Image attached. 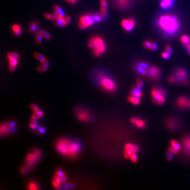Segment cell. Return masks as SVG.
I'll list each match as a JSON object with an SVG mask.
<instances>
[{
    "mask_svg": "<svg viewBox=\"0 0 190 190\" xmlns=\"http://www.w3.org/2000/svg\"><path fill=\"white\" fill-rule=\"evenodd\" d=\"M147 75L148 78H151L153 80H157L160 76V70L158 67L156 66L149 67L147 70Z\"/></svg>",
    "mask_w": 190,
    "mask_h": 190,
    "instance_id": "13",
    "label": "cell"
},
{
    "mask_svg": "<svg viewBox=\"0 0 190 190\" xmlns=\"http://www.w3.org/2000/svg\"><path fill=\"white\" fill-rule=\"evenodd\" d=\"M131 123L139 129H143L146 126V122L143 119L137 117H133L130 119Z\"/></svg>",
    "mask_w": 190,
    "mask_h": 190,
    "instance_id": "17",
    "label": "cell"
},
{
    "mask_svg": "<svg viewBox=\"0 0 190 190\" xmlns=\"http://www.w3.org/2000/svg\"><path fill=\"white\" fill-rule=\"evenodd\" d=\"M165 52H167V53L170 54L172 53V51H173L172 47L169 45H166L165 46Z\"/></svg>",
    "mask_w": 190,
    "mask_h": 190,
    "instance_id": "46",
    "label": "cell"
},
{
    "mask_svg": "<svg viewBox=\"0 0 190 190\" xmlns=\"http://www.w3.org/2000/svg\"><path fill=\"white\" fill-rule=\"evenodd\" d=\"M101 10H107V3L106 0H100Z\"/></svg>",
    "mask_w": 190,
    "mask_h": 190,
    "instance_id": "34",
    "label": "cell"
},
{
    "mask_svg": "<svg viewBox=\"0 0 190 190\" xmlns=\"http://www.w3.org/2000/svg\"><path fill=\"white\" fill-rule=\"evenodd\" d=\"M161 1H163V0H161Z\"/></svg>",
    "mask_w": 190,
    "mask_h": 190,
    "instance_id": "61",
    "label": "cell"
},
{
    "mask_svg": "<svg viewBox=\"0 0 190 190\" xmlns=\"http://www.w3.org/2000/svg\"><path fill=\"white\" fill-rule=\"evenodd\" d=\"M176 104L180 108H190V98L186 96H181L176 100Z\"/></svg>",
    "mask_w": 190,
    "mask_h": 190,
    "instance_id": "10",
    "label": "cell"
},
{
    "mask_svg": "<svg viewBox=\"0 0 190 190\" xmlns=\"http://www.w3.org/2000/svg\"><path fill=\"white\" fill-rule=\"evenodd\" d=\"M137 66H140V67H142V68L147 69L149 67V65L148 63L145 62H140L137 64Z\"/></svg>",
    "mask_w": 190,
    "mask_h": 190,
    "instance_id": "41",
    "label": "cell"
},
{
    "mask_svg": "<svg viewBox=\"0 0 190 190\" xmlns=\"http://www.w3.org/2000/svg\"><path fill=\"white\" fill-rule=\"evenodd\" d=\"M139 148L137 145L127 144L125 147L124 157L126 159H130L134 162L137 161L138 157L137 153L138 152Z\"/></svg>",
    "mask_w": 190,
    "mask_h": 190,
    "instance_id": "5",
    "label": "cell"
},
{
    "mask_svg": "<svg viewBox=\"0 0 190 190\" xmlns=\"http://www.w3.org/2000/svg\"><path fill=\"white\" fill-rule=\"evenodd\" d=\"M173 75L177 78L178 82L184 81L187 79L188 78V73L187 70L183 68H177L174 70Z\"/></svg>",
    "mask_w": 190,
    "mask_h": 190,
    "instance_id": "14",
    "label": "cell"
},
{
    "mask_svg": "<svg viewBox=\"0 0 190 190\" xmlns=\"http://www.w3.org/2000/svg\"><path fill=\"white\" fill-rule=\"evenodd\" d=\"M173 154L171 151H168L167 153V158L168 161H171L173 159Z\"/></svg>",
    "mask_w": 190,
    "mask_h": 190,
    "instance_id": "49",
    "label": "cell"
},
{
    "mask_svg": "<svg viewBox=\"0 0 190 190\" xmlns=\"http://www.w3.org/2000/svg\"><path fill=\"white\" fill-rule=\"evenodd\" d=\"M48 67L45 66L42 64V65L39 66L37 67V70L39 72H43L46 71L47 70Z\"/></svg>",
    "mask_w": 190,
    "mask_h": 190,
    "instance_id": "40",
    "label": "cell"
},
{
    "mask_svg": "<svg viewBox=\"0 0 190 190\" xmlns=\"http://www.w3.org/2000/svg\"><path fill=\"white\" fill-rule=\"evenodd\" d=\"M39 25L37 22H32L30 23L29 30L31 32H34L39 28Z\"/></svg>",
    "mask_w": 190,
    "mask_h": 190,
    "instance_id": "28",
    "label": "cell"
},
{
    "mask_svg": "<svg viewBox=\"0 0 190 190\" xmlns=\"http://www.w3.org/2000/svg\"><path fill=\"white\" fill-rule=\"evenodd\" d=\"M158 47V46L157 44L155 42H152L151 50L155 51L157 49Z\"/></svg>",
    "mask_w": 190,
    "mask_h": 190,
    "instance_id": "53",
    "label": "cell"
},
{
    "mask_svg": "<svg viewBox=\"0 0 190 190\" xmlns=\"http://www.w3.org/2000/svg\"><path fill=\"white\" fill-rule=\"evenodd\" d=\"M65 1L71 4H76L78 2V0H65Z\"/></svg>",
    "mask_w": 190,
    "mask_h": 190,
    "instance_id": "56",
    "label": "cell"
},
{
    "mask_svg": "<svg viewBox=\"0 0 190 190\" xmlns=\"http://www.w3.org/2000/svg\"><path fill=\"white\" fill-rule=\"evenodd\" d=\"M42 157V152L41 150L38 148L33 149L26 155L25 164L29 168H32L39 161Z\"/></svg>",
    "mask_w": 190,
    "mask_h": 190,
    "instance_id": "4",
    "label": "cell"
},
{
    "mask_svg": "<svg viewBox=\"0 0 190 190\" xmlns=\"http://www.w3.org/2000/svg\"><path fill=\"white\" fill-rule=\"evenodd\" d=\"M95 20L93 15H83L80 18V23L87 26V27L92 26L95 23Z\"/></svg>",
    "mask_w": 190,
    "mask_h": 190,
    "instance_id": "16",
    "label": "cell"
},
{
    "mask_svg": "<svg viewBox=\"0 0 190 190\" xmlns=\"http://www.w3.org/2000/svg\"><path fill=\"white\" fill-rule=\"evenodd\" d=\"M30 127L32 130H36L38 128L37 119H31L30 123Z\"/></svg>",
    "mask_w": 190,
    "mask_h": 190,
    "instance_id": "29",
    "label": "cell"
},
{
    "mask_svg": "<svg viewBox=\"0 0 190 190\" xmlns=\"http://www.w3.org/2000/svg\"><path fill=\"white\" fill-rule=\"evenodd\" d=\"M56 148L57 151L61 155L70 158H74L77 156L81 151L82 145L78 141L63 137L57 141Z\"/></svg>",
    "mask_w": 190,
    "mask_h": 190,
    "instance_id": "1",
    "label": "cell"
},
{
    "mask_svg": "<svg viewBox=\"0 0 190 190\" xmlns=\"http://www.w3.org/2000/svg\"><path fill=\"white\" fill-rule=\"evenodd\" d=\"M55 9L59 13V14H60L61 16H63L64 14V12H63V10L60 8L59 6L58 5H56L55 6Z\"/></svg>",
    "mask_w": 190,
    "mask_h": 190,
    "instance_id": "43",
    "label": "cell"
},
{
    "mask_svg": "<svg viewBox=\"0 0 190 190\" xmlns=\"http://www.w3.org/2000/svg\"><path fill=\"white\" fill-rule=\"evenodd\" d=\"M8 57H12L18 59L19 57V55L18 53H11L8 54Z\"/></svg>",
    "mask_w": 190,
    "mask_h": 190,
    "instance_id": "47",
    "label": "cell"
},
{
    "mask_svg": "<svg viewBox=\"0 0 190 190\" xmlns=\"http://www.w3.org/2000/svg\"><path fill=\"white\" fill-rule=\"evenodd\" d=\"M79 26L81 29H87V28H88V27L86 25H84V24H82V23H80L79 24Z\"/></svg>",
    "mask_w": 190,
    "mask_h": 190,
    "instance_id": "58",
    "label": "cell"
},
{
    "mask_svg": "<svg viewBox=\"0 0 190 190\" xmlns=\"http://www.w3.org/2000/svg\"><path fill=\"white\" fill-rule=\"evenodd\" d=\"M121 25L126 31H131L136 25L135 19L133 18L124 19L121 21Z\"/></svg>",
    "mask_w": 190,
    "mask_h": 190,
    "instance_id": "12",
    "label": "cell"
},
{
    "mask_svg": "<svg viewBox=\"0 0 190 190\" xmlns=\"http://www.w3.org/2000/svg\"><path fill=\"white\" fill-rule=\"evenodd\" d=\"M64 22H65L66 26V25H68L70 22V20H71V18L69 15H66L65 17H64Z\"/></svg>",
    "mask_w": 190,
    "mask_h": 190,
    "instance_id": "48",
    "label": "cell"
},
{
    "mask_svg": "<svg viewBox=\"0 0 190 190\" xmlns=\"http://www.w3.org/2000/svg\"><path fill=\"white\" fill-rule=\"evenodd\" d=\"M42 65L45 66H46V67H48V66H49V63L48 62V61L46 59V60H45V61H44L42 62Z\"/></svg>",
    "mask_w": 190,
    "mask_h": 190,
    "instance_id": "57",
    "label": "cell"
},
{
    "mask_svg": "<svg viewBox=\"0 0 190 190\" xmlns=\"http://www.w3.org/2000/svg\"><path fill=\"white\" fill-rule=\"evenodd\" d=\"M93 17L94 18L96 22H100L102 18L100 15H99L95 14L94 15H93Z\"/></svg>",
    "mask_w": 190,
    "mask_h": 190,
    "instance_id": "51",
    "label": "cell"
},
{
    "mask_svg": "<svg viewBox=\"0 0 190 190\" xmlns=\"http://www.w3.org/2000/svg\"><path fill=\"white\" fill-rule=\"evenodd\" d=\"M131 95L141 99L142 97L143 93V92L141 90V89L137 87H135L131 89Z\"/></svg>",
    "mask_w": 190,
    "mask_h": 190,
    "instance_id": "20",
    "label": "cell"
},
{
    "mask_svg": "<svg viewBox=\"0 0 190 190\" xmlns=\"http://www.w3.org/2000/svg\"><path fill=\"white\" fill-rule=\"evenodd\" d=\"M174 2V0H163L161 2L160 6L161 8L166 9L172 7Z\"/></svg>",
    "mask_w": 190,
    "mask_h": 190,
    "instance_id": "21",
    "label": "cell"
},
{
    "mask_svg": "<svg viewBox=\"0 0 190 190\" xmlns=\"http://www.w3.org/2000/svg\"><path fill=\"white\" fill-rule=\"evenodd\" d=\"M93 38L94 42L95 49L98 50L101 53L105 52L106 47L103 40L99 36H96Z\"/></svg>",
    "mask_w": 190,
    "mask_h": 190,
    "instance_id": "11",
    "label": "cell"
},
{
    "mask_svg": "<svg viewBox=\"0 0 190 190\" xmlns=\"http://www.w3.org/2000/svg\"><path fill=\"white\" fill-rule=\"evenodd\" d=\"M100 83L101 87L108 92H112L116 90L117 85L111 78L100 75L99 76Z\"/></svg>",
    "mask_w": 190,
    "mask_h": 190,
    "instance_id": "6",
    "label": "cell"
},
{
    "mask_svg": "<svg viewBox=\"0 0 190 190\" xmlns=\"http://www.w3.org/2000/svg\"><path fill=\"white\" fill-rule=\"evenodd\" d=\"M53 15L54 16L56 20V19H58L59 18L60 16H61V15L59 14V13L55 9V10L53 11Z\"/></svg>",
    "mask_w": 190,
    "mask_h": 190,
    "instance_id": "52",
    "label": "cell"
},
{
    "mask_svg": "<svg viewBox=\"0 0 190 190\" xmlns=\"http://www.w3.org/2000/svg\"><path fill=\"white\" fill-rule=\"evenodd\" d=\"M29 168H30L26 164H25V165H23L21 166L20 169V173H22V174H23V175H25L27 173Z\"/></svg>",
    "mask_w": 190,
    "mask_h": 190,
    "instance_id": "36",
    "label": "cell"
},
{
    "mask_svg": "<svg viewBox=\"0 0 190 190\" xmlns=\"http://www.w3.org/2000/svg\"><path fill=\"white\" fill-rule=\"evenodd\" d=\"M136 87H138L140 89H141L144 87V82L140 78H137L136 80Z\"/></svg>",
    "mask_w": 190,
    "mask_h": 190,
    "instance_id": "37",
    "label": "cell"
},
{
    "mask_svg": "<svg viewBox=\"0 0 190 190\" xmlns=\"http://www.w3.org/2000/svg\"><path fill=\"white\" fill-rule=\"evenodd\" d=\"M34 56L35 58L37 59L40 61L41 63L46 60V59L45 58V57H44L42 55V54H41L39 53H35Z\"/></svg>",
    "mask_w": 190,
    "mask_h": 190,
    "instance_id": "32",
    "label": "cell"
},
{
    "mask_svg": "<svg viewBox=\"0 0 190 190\" xmlns=\"http://www.w3.org/2000/svg\"><path fill=\"white\" fill-rule=\"evenodd\" d=\"M15 123L14 122H4L0 127V134L1 136H5L15 130Z\"/></svg>",
    "mask_w": 190,
    "mask_h": 190,
    "instance_id": "9",
    "label": "cell"
},
{
    "mask_svg": "<svg viewBox=\"0 0 190 190\" xmlns=\"http://www.w3.org/2000/svg\"><path fill=\"white\" fill-rule=\"evenodd\" d=\"M44 16L47 19L49 20H51V21H54V20H56L53 15H52L49 13H44Z\"/></svg>",
    "mask_w": 190,
    "mask_h": 190,
    "instance_id": "38",
    "label": "cell"
},
{
    "mask_svg": "<svg viewBox=\"0 0 190 190\" xmlns=\"http://www.w3.org/2000/svg\"><path fill=\"white\" fill-rule=\"evenodd\" d=\"M42 35H40L39 33H37L36 36H35V41H36V43L38 45H40L42 43Z\"/></svg>",
    "mask_w": 190,
    "mask_h": 190,
    "instance_id": "35",
    "label": "cell"
},
{
    "mask_svg": "<svg viewBox=\"0 0 190 190\" xmlns=\"http://www.w3.org/2000/svg\"><path fill=\"white\" fill-rule=\"evenodd\" d=\"M184 150L187 154L190 155V136L185 138L182 142Z\"/></svg>",
    "mask_w": 190,
    "mask_h": 190,
    "instance_id": "19",
    "label": "cell"
},
{
    "mask_svg": "<svg viewBox=\"0 0 190 190\" xmlns=\"http://www.w3.org/2000/svg\"><path fill=\"white\" fill-rule=\"evenodd\" d=\"M170 145L171 148L174 149L176 150L177 151L179 152L182 149V146L179 144L177 141L175 140H172L170 142Z\"/></svg>",
    "mask_w": 190,
    "mask_h": 190,
    "instance_id": "24",
    "label": "cell"
},
{
    "mask_svg": "<svg viewBox=\"0 0 190 190\" xmlns=\"http://www.w3.org/2000/svg\"><path fill=\"white\" fill-rule=\"evenodd\" d=\"M181 41L184 45H186L190 42V37L188 35H183L181 37Z\"/></svg>",
    "mask_w": 190,
    "mask_h": 190,
    "instance_id": "30",
    "label": "cell"
},
{
    "mask_svg": "<svg viewBox=\"0 0 190 190\" xmlns=\"http://www.w3.org/2000/svg\"><path fill=\"white\" fill-rule=\"evenodd\" d=\"M166 91L163 88H154L151 90L152 101L158 105H162L165 102Z\"/></svg>",
    "mask_w": 190,
    "mask_h": 190,
    "instance_id": "3",
    "label": "cell"
},
{
    "mask_svg": "<svg viewBox=\"0 0 190 190\" xmlns=\"http://www.w3.org/2000/svg\"><path fill=\"white\" fill-rule=\"evenodd\" d=\"M9 59V66H14L15 67L17 66L18 60L17 59L12 57H8Z\"/></svg>",
    "mask_w": 190,
    "mask_h": 190,
    "instance_id": "27",
    "label": "cell"
},
{
    "mask_svg": "<svg viewBox=\"0 0 190 190\" xmlns=\"http://www.w3.org/2000/svg\"><path fill=\"white\" fill-rule=\"evenodd\" d=\"M151 42H149V41H146L144 43V46L146 49H151Z\"/></svg>",
    "mask_w": 190,
    "mask_h": 190,
    "instance_id": "45",
    "label": "cell"
},
{
    "mask_svg": "<svg viewBox=\"0 0 190 190\" xmlns=\"http://www.w3.org/2000/svg\"><path fill=\"white\" fill-rule=\"evenodd\" d=\"M128 100L129 102L134 105H138L141 103L140 98L132 95L128 97Z\"/></svg>",
    "mask_w": 190,
    "mask_h": 190,
    "instance_id": "22",
    "label": "cell"
},
{
    "mask_svg": "<svg viewBox=\"0 0 190 190\" xmlns=\"http://www.w3.org/2000/svg\"><path fill=\"white\" fill-rule=\"evenodd\" d=\"M185 46L186 49H187L188 53L189 55L190 56V42H189L188 43L185 45Z\"/></svg>",
    "mask_w": 190,
    "mask_h": 190,
    "instance_id": "54",
    "label": "cell"
},
{
    "mask_svg": "<svg viewBox=\"0 0 190 190\" xmlns=\"http://www.w3.org/2000/svg\"><path fill=\"white\" fill-rule=\"evenodd\" d=\"M161 56H162V57L165 59H168L170 57V54L168 53H167V52H165L161 54Z\"/></svg>",
    "mask_w": 190,
    "mask_h": 190,
    "instance_id": "50",
    "label": "cell"
},
{
    "mask_svg": "<svg viewBox=\"0 0 190 190\" xmlns=\"http://www.w3.org/2000/svg\"><path fill=\"white\" fill-rule=\"evenodd\" d=\"M56 26L60 27H64L66 26L65 22H64V17L63 16H61L59 18L56 19Z\"/></svg>",
    "mask_w": 190,
    "mask_h": 190,
    "instance_id": "26",
    "label": "cell"
},
{
    "mask_svg": "<svg viewBox=\"0 0 190 190\" xmlns=\"http://www.w3.org/2000/svg\"><path fill=\"white\" fill-rule=\"evenodd\" d=\"M38 33L40 34V35H42L43 38L47 39H50L51 38V36L50 35L48 32H46V31H44V30H39Z\"/></svg>",
    "mask_w": 190,
    "mask_h": 190,
    "instance_id": "31",
    "label": "cell"
},
{
    "mask_svg": "<svg viewBox=\"0 0 190 190\" xmlns=\"http://www.w3.org/2000/svg\"><path fill=\"white\" fill-rule=\"evenodd\" d=\"M168 82L172 83V84H174V83H177V82H178L177 78L173 75H171L168 77Z\"/></svg>",
    "mask_w": 190,
    "mask_h": 190,
    "instance_id": "39",
    "label": "cell"
},
{
    "mask_svg": "<svg viewBox=\"0 0 190 190\" xmlns=\"http://www.w3.org/2000/svg\"><path fill=\"white\" fill-rule=\"evenodd\" d=\"M9 69L10 71L11 72H13V71H15V67H14V66H11L9 65Z\"/></svg>",
    "mask_w": 190,
    "mask_h": 190,
    "instance_id": "59",
    "label": "cell"
},
{
    "mask_svg": "<svg viewBox=\"0 0 190 190\" xmlns=\"http://www.w3.org/2000/svg\"><path fill=\"white\" fill-rule=\"evenodd\" d=\"M94 54L96 56L99 57L101 55V53L100 51H99L98 50L96 49H94Z\"/></svg>",
    "mask_w": 190,
    "mask_h": 190,
    "instance_id": "55",
    "label": "cell"
},
{
    "mask_svg": "<svg viewBox=\"0 0 190 190\" xmlns=\"http://www.w3.org/2000/svg\"><path fill=\"white\" fill-rule=\"evenodd\" d=\"M66 180L67 178L65 173L60 169L57 170L54 175L52 179V185L55 188L59 189L60 188L62 185L65 183Z\"/></svg>",
    "mask_w": 190,
    "mask_h": 190,
    "instance_id": "7",
    "label": "cell"
},
{
    "mask_svg": "<svg viewBox=\"0 0 190 190\" xmlns=\"http://www.w3.org/2000/svg\"><path fill=\"white\" fill-rule=\"evenodd\" d=\"M136 70H137L138 73H140V74H141V75H147V70H146V69H145V68L137 66Z\"/></svg>",
    "mask_w": 190,
    "mask_h": 190,
    "instance_id": "33",
    "label": "cell"
},
{
    "mask_svg": "<svg viewBox=\"0 0 190 190\" xmlns=\"http://www.w3.org/2000/svg\"><path fill=\"white\" fill-rule=\"evenodd\" d=\"M39 132L41 134H42V133H44V130L42 128H40V129L39 130Z\"/></svg>",
    "mask_w": 190,
    "mask_h": 190,
    "instance_id": "60",
    "label": "cell"
},
{
    "mask_svg": "<svg viewBox=\"0 0 190 190\" xmlns=\"http://www.w3.org/2000/svg\"><path fill=\"white\" fill-rule=\"evenodd\" d=\"M166 125L168 129L171 130H176L179 126V122L175 118H169L166 121Z\"/></svg>",
    "mask_w": 190,
    "mask_h": 190,
    "instance_id": "18",
    "label": "cell"
},
{
    "mask_svg": "<svg viewBox=\"0 0 190 190\" xmlns=\"http://www.w3.org/2000/svg\"><path fill=\"white\" fill-rule=\"evenodd\" d=\"M76 116L78 120L82 122H89L92 120V114L89 110L83 108H79L76 110Z\"/></svg>",
    "mask_w": 190,
    "mask_h": 190,
    "instance_id": "8",
    "label": "cell"
},
{
    "mask_svg": "<svg viewBox=\"0 0 190 190\" xmlns=\"http://www.w3.org/2000/svg\"><path fill=\"white\" fill-rule=\"evenodd\" d=\"M12 30L15 35L16 36H20L22 34V30H21V27L18 24H13L12 27Z\"/></svg>",
    "mask_w": 190,
    "mask_h": 190,
    "instance_id": "23",
    "label": "cell"
},
{
    "mask_svg": "<svg viewBox=\"0 0 190 190\" xmlns=\"http://www.w3.org/2000/svg\"><path fill=\"white\" fill-rule=\"evenodd\" d=\"M100 15L102 19H106L107 18L108 14H107V10H100Z\"/></svg>",
    "mask_w": 190,
    "mask_h": 190,
    "instance_id": "42",
    "label": "cell"
},
{
    "mask_svg": "<svg viewBox=\"0 0 190 190\" xmlns=\"http://www.w3.org/2000/svg\"><path fill=\"white\" fill-rule=\"evenodd\" d=\"M88 46L89 48L93 49H95L94 42L93 38H92L89 40V42H88Z\"/></svg>",
    "mask_w": 190,
    "mask_h": 190,
    "instance_id": "44",
    "label": "cell"
},
{
    "mask_svg": "<svg viewBox=\"0 0 190 190\" xmlns=\"http://www.w3.org/2000/svg\"><path fill=\"white\" fill-rule=\"evenodd\" d=\"M114 4L120 9H126L130 6L132 0H112Z\"/></svg>",
    "mask_w": 190,
    "mask_h": 190,
    "instance_id": "15",
    "label": "cell"
},
{
    "mask_svg": "<svg viewBox=\"0 0 190 190\" xmlns=\"http://www.w3.org/2000/svg\"><path fill=\"white\" fill-rule=\"evenodd\" d=\"M27 189L30 190H36L39 189V186L36 182L34 181H31L27 184Z\"/></svg>",
    "mask_w": 190,
    "mask_h": 190,
    "instance_id": "25",
    "label": "cell"
},
{
    "mask_svg": "<svg viewBox=\"0 0 190 190\" xmlns=\"http://www.w3.org/2000/svg\"><path fill=\"white\" fill-rule=\"evenodd\" d=\"M158 27L168 36L175 35L180 28V21L177 16L173 15L164 14L161 15L157 20Z\"/></svg>",
    "mask_w": 190,
    "mask_h": 190,
    "instance_id": "2",
    "label": "cell"
}]
</instances>
